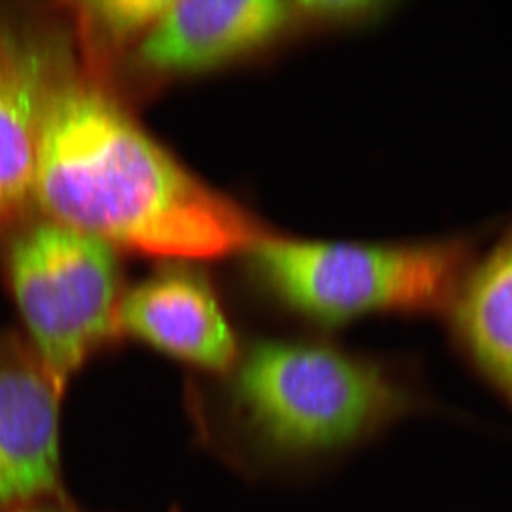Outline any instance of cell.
I'll return each instance as SVG.
<instances>
[{
    "label": "cell",
    "instance_id": "1",
    "mask_svg": "<svg viewBox=\"0 0 512 512\" xmlns=\"http://www.w3.org/2000/svg\"><path fill=\"white\" fill-rule=\"evenodd\" d=\"M33 194L53 221L158 258H217L264 235L86 86L50 94Z\"/></svg>",
    "mask_w": 512,
    "mask_h": 512
},
{
    "label": "cell",
    "instance_id": "2",
    "mask_svg": "<svg viewBox=\"0 0 512 512\" xmlns=\"http://www.w3.org/2000/svg\"><path fill=\"white\" fill-rule=\"evenodd\" d=\"M229 372L232 426L272 457L332 453L430 406L396 367L318 343H258Z\"/></svg>",
    "mask_w": 512,
    "mask_h": 512
},
{
    "label": "cell",
    "instance_id": "3",
    "mask_svg": "<svg viewBox=\"0 0 512 512\" xmlns=\"http://www.w3.org/2000/svg\"><path fill=\"white\" fill-rule=\"evenodd\" d=\"M488 228L399 244L289 241L249 245L256 278L284 305L322 325L373 312L443 316Z\"/></svg>",
    "mask_w": 512,
    "mask_h": 512
},
{
    "label": "cell",
    "instance_id": "4",
    "mask_svg": "<svg viewBox=\"0 0 512 512\" xmlns=\"http://www.w3.org/2000/svg\"><path fill=\"white\" fill-rule=\"evenodd\" d=\"M9 285L26 339L64 390L123 339L119 264L99 238L37 225L13 245Z\"/></svg>",
    "mask_w": 512,
    "mask_h": 512
},
{
    "label": "cell",
    "instance_id": "5",
    "mask_svg": "<svg viewBox=\"0 0 512 512\" xmlns=\"http://www.w3.org/2000/svg\"><path fill=\"white\" fill-rule=\"evenodd\" d=\"M64 392L28 339L0 330V507L64 491Z\"/></svg>",
    "mask_w": 512,
    "mask_h": 512
},
{
    "label": "cell",
    "instance_id": "6",
    "mask_svg": "<svg viewBox=\"0 0 512 512\" xmlns=\"http://www.w3.org/2000/svg\"><path fill=\"white\" fill-rule=\"evenodd\" d=\"M121 336L190 365L224 373L238 362L234 332L204 274L171 265L123 296Z\"/></svg>",
    "mask_w": 512,
    "mask_h": 512
},
{
    "label": "cell",
    "instance_id": "7",
    "mask_svg": "<svg viewBox=\"0 0 512 512\" xmlns=\"http://www.w3.org/2000/svg\"><path fill=\"white\" fill-rule=\"evenodd\" d=\"M292 3L170 2L141 40V62L158 72L210 69L258 49L292 19Z\"/></svg>",
    "mask_w": 512,
    "mask_h": 512
},
{
    "label": "cell",
    "instance_id": "8",
    "mask_svg": "<svg viewBox=\"0 0 512 512\" xmlns=\"http://www.w3.org/2000/svg\"><path fill=\"white\" fill-rule=\"evenodd\" d=\"M457 356L512 410V214L441 316Z\"/></svg>",
    "mask_w": 512,
    "mask_h": 512
},
{
    "label": "cell",
    "instance_id": "9",
    "mask_svg": "<svg viewBox=\"0 0 512 512\" xmlns=\"http://www.w3.org/2000/svg\"><path fill=\"white\" fill-rule=\"evenodd\" d=\"M52 92L36 53L0 45V227L35 192L40 134Z\"/></svg>",
    "mask_w": 512,
    "mask_h": 512
},
{
    "label": "cell",
    "instance_id": "10",
    "mask_svg": "<svg viewBox=\"0 0 512 512\" xmlns=\"http://www.w3.org/2000/svg\"><path fill=\"white\" fill-rule=\"evenodd\" d=\"M164 0H103L79 5L90 37L104 45H120L146 35L168 8Z\"/></svg>",
    "mask_w": 512,
    "mask_h": 512
},
{
    "label": "cell",
    "instance_id": "11",
    "mask_svg": "<svg viewBox=\"0 0 512 512\" xmlns=\"http://www.w3.org/2000/svg\"><path fill=\"white\" fill-rule=\"evenodd\" d=\"M0 512H89L74 503L66 491L30 498L20 503L0 507Z\"/></svg>",
    "mask_w": 512,
    "mask_h": 512
},
{
    "label": "cell",
    "instance_id": "12",
    "mask_svg": "<svg viewBox=\"0 0 512 512\" xmlns=\"http://www.w3.org/2000/svg\"><path fill=\"white\" fill-rule=\"evenodd\" d=\"M298 8L299 12L322 18H346L372 13L377 5L370 2H301L298 3Z\"/></svg>",
    "mask_w": 512,
    "mask_h": 512
}]
</instances>
